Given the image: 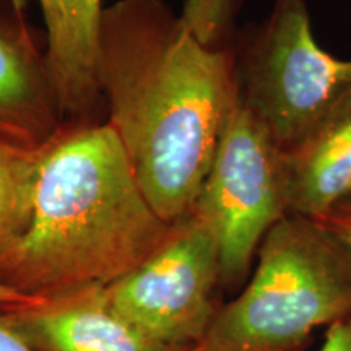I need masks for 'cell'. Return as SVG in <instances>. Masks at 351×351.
<instances>
[{"label":"cell","mask_w":351,"mask_h":351,"mask_svg":"<svg viewBox=\"0 0 351 351\" xmlns=\"http://www.w3.org/2000/svg\"><path fill=\"white\" fill-rule=\"evenodd\" d=\"M96 82L145 199L179 221L239 101L234 44L205 46L165 0H117L101 16Z\"/></svg>","instance_id":"cell-1"},{"label":"cell","mask_w":351,"mask_h":351,"mask_svg":"<svg viewBox=\"0 0 351 351\" xmlns=\"http://www.w3.org/2000/svg\"><path fill=\"white\" fill-rule=\"evenodd\" d=\"M109 125L65 124L39 152L28 225L0 254V285L34 298L108 287L171 231Z\"/></svg>","instance_id":"cell-2"},{"label":"cell","mask_w":351,"mask_h":351,"mask_svg":"<svg viewBox=\"0 0 351 351\" xmlns=\"http://www.w3.org/2000/svg\"><path fill=\"white\" fill-rule=\"evenodd\" d=\"M351 314V247L315 218L288 213L263 238L247 282L219 304L207 351H304Z\"/></svg>","instance_id":"cell-3"},{"label":"cell","mask_w":351,"mask_h":351,"mask_svg":"<svg viewBox=\"0 0 351 351\" xmlns=\"http://www.w3.org/2000/svg\"><path fill=\"white\" fill-rule=\"evenodd\" d=\"M238 73L241 101L282 152L351 91V60L317 43L306 0H275L267 20L244 34Z\"/></svg>","instance_id":"cell-4"},{"label":"cell","mask_w":351,"mask_h":351,"mask_svg":"<svg viewBox=\"0 0 351 351\" xmlns=\"http://www.w3.org/2000/svg\"><path fill=\"white\" fill-rule=\"evenodd\" d=\"M192 210L217 239L221 288L241 289L267 232L289 213L283 152L241 98Z\"/></svg>","instance_id":"cell-5"},{"label":"cell","mask_w":351,"mask_h":351,"mask_svg":"<svg viewBox=\"0 0 351 351\" xmlns=\"http://www.w3.org/2000/svg\"><path fill=\"white\" fill-rule=\"evenodd\" d=\"M221 288L218 244L194 210L137 269L108 285L112 306L169 350L199 345L217 314Z\"/></svg>","instance_id":"cell-6"},{"label":"cell","mask_w":351,"mask_h":351,"mask_svg":"<svg viewBox=\"0 0 351 351\" xmlns=\"http://www.w3.org/2000/svg\"><path fill=\"white\" fill-rule=\"evenodd\" d=\"M33 351H174L127 320L106 287H88L34 304L0 307Z\"/></svg>","instance_id":"cell-7"},{"label":"cell","mask_w":351,"mask_h":351,"mask_svg":"<svg viewBox=\"0 0 351 351\" xmlns=\"http://www.w3.org/2000/svg\"><path fill=\"white\" fill-rule=\"evenodd\" d=\"M65 122L25 15L0 16V142L41 148Z\"/></svg>","instance_id":"cell-8"},{"label":"cell","mask_w":351,"mask_h":351,"mask_svg":"<svg viewBox=\"0 0 351 351\" xmlns=\"http://www.w3.org/2000/svg\"><path fill=\"white\" fill-rule=\"evenodd\" d=\"M46 26L44 62L65 124L95 122L101 0H38Z\"/></svg>","instance_id":"cell-9"},{"label":"cell","mask_w":351,"mask_h":351,"mask_svg":"<svg viewBox=\"0 0 351 351\" xmlns=\"http://www.w3.org/2000/svg\"><path fill=\"white\" fill-rule=\"evenodd\" d=\"M288 212L322 218L351 191V91L301 143L283 152Z\"/></svg>","instance_id":"cell-10"},{"label":"cell","mask_w":351,"mask_h":351,"mask_svg":"<svg viewBox=\"0 0 351 351\" xmlns=\"http://www.w3.org/2000/svg\"><path fill=\"white\" fill-rule=\"evenodd\" d=\"M39 152L0 142V254L28 225Z\"/></svg>","instance_id":"cell-11"},{"label":"cell","mask_w":351,"mask_h":351,"mask_svg":"<svg viewBox=\"0 0 351 351\" xmlns=\"http://www.w3.org/2000/svg\"><path fill=\"white\" fill-rule=\"evenodd\" d=\"M241 2L243 0H186L181 19L205 46H230Z\"/></svg>","instance_id":"cell-12"},{"label":"cell","mask_w":351,"mask_h":351,"mask_svg":"<svg viewBox=\"0 0 351 351\" xmlns=\"http://www.w3.org/2000/svg\"><path fill=\"white\" fill-rule=\"evenodd\" d=\"M317 351H351V314L332 322Z\"/></svg>","instance_id":"cell-13"},{"label":"cell","mask_w":351,"mask_h":351,"mask_svg":"<svg viewBox=\"0 0 351 351\" xmlns=\"http://www.w3.org/2000/svg\"><path fill=\"white\" fill-rule=\"evenodd\" d=\"M317 219L322 221L328 230L335 232L340 239H343L348 247H351V204L340 202L326 217Z\"/></svg>","instance_id":"cell-14"},{"label":"cell","mask_w":351,"mask_h":351,"mask_svg":"<svg viewBox=\"0 0 351 351\" xmlns=\"http://www.w3.org/2000/svg\"><path fill=\"white\" fill-rule=\"evenodd\" d=\"M0 351H33L10 327L0 311Z\"/></svg>","instance_id":"cell-15"},{"label":"cell","mask_w":351,"mask_h":351,"mask_svg":"<svg viewBox=\"0 0 351 351\" xmlns=\"http://www.w3.org/2000/svg\"><path fill=\"white\" fill-rule=\"evenodd\" d=\"M44 300H34V298H28L20 295V293L13 291V289L0 285V307L3 306H13V304H34Z\"/></svg>","instance_id":"cell-16"},{"label":"cell","mask_w":351,"mask_h":351,"mask_svg":"<svg viewBox=\"0 0 351 351\" xmlns=\"http://www.w3.org/2000/svg\"><path fill=\"white\" fill-rule=\"evenodd\" d=\"M16 15H25L16 10L13 5V0H0V16H16Z\"/></svg>","instance_id":"cell-17"},{"label":"cell","mask_w":351,"mask_h":351,"mask_svg":"<svg viewBox=\"0 0 351 351\" xmlns=\"http://www.w3.org/2000/svg\"><path fill=\"white\" fill-rule=\"evenodd\" d=\"M13 5H15V8L21 13H25L26 10V5H28V0H13Z\"/></svg>","instance_id":"cell-18"},{"label":"cell","mask_w":351,"mask_h":351,"mask_svg":"<svg viewBox=\"0 0 351 351\" xmlns=\"http://www.w3.org/2000/svg\"><path fill=\"white\" fill-rule=\"evenodd\" d=\"M174 351H207V350L200 345H189V346H182V348H178Z\"/></svg>","instance_id":"cell-19"},{"label":"cell","mask_w":351,"mask_h":351,"mask_svg":"<svg viewBox=\"0 0 351 351\" xmlns=\"http://www.w3.org/2000/svg\"><path fill=\"white\" fill-rule=\"evenodd\" d=\"M343 202H348V204H351V191L348 192V195H346V199Z\"/></svg>","instance_id":"cell-20"}]
</instances>
